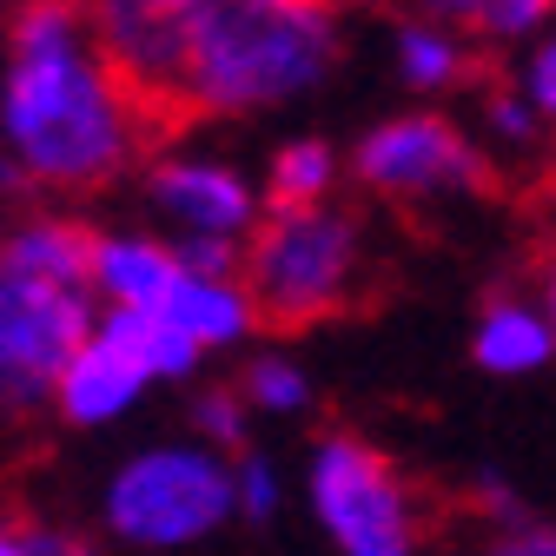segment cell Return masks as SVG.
Listing matches in <instances>:
<instances>
[{
    "instance_id": "4fadbf2b",
    "label": "cell",
    "mask_w": 556,
    "mask_h": 556,
    "mask_svg": "<svg viewBox=\"0 0 556 556\" xmlns=\"http://www.w3.org/2000/svg\"><path fill=\"white\" fill-rule=\"evenodd\" d=\"M470 352H477L483 371L517 378V371L549 365V352H556V325H549V312H536V305H523V299H491V305H483V318H477Z\"/></svg>"
},
{
    "instance_id": "277c9868",
    "label": "cell",
    "mask_w": 556,
    "mask_h": 556,
    "mask_svg": "<svg viewBox=\"0 0 556 556\" xmlns=\"http://www.w3.org/2000/svg\"><path fill=\"white\" fill-rule=\"evenodd\" d=\"M239 510V464L205 444H153L113 470L106 530L132 549H179Z\"/></svg>"
},
{
    "instance_id": "ffe728a7",
    "label": "cell",
    "mask_w": 556,
    "mask_h": 556,
    "mask_svg": "<svg viewBox=\"0 0 556 556\" xmlns=\"http://www.w3.org/2000/svg\"><path fill=\"white\" fill-rule=\"evenodd\" d=\"M278 470H271V457H258V451H245L239 457V510L252 517V523H265V517H278Z\"/></svg>"
},
{
    "instance_id": "2e32d148",
    "label": "cell",
    "mask_w": 556,
    "mask_h": 556,
    "mask_svg": "<svg viewBox=\"0 0 556 556\" xmlns=\"http://www.w3.org/2000/svg\"><path fill=\"white\" fill-rule=\"evenodd\" d=\"M239 397H245L252 410H278V417H286V410H305V404H312V378H305L292 358H252Z\"/></svg>"
},
{
    "instance_id": "7402d4cb",
    "label": "cell",
    "mask_w": 556,
    "mask_h": 556,
    "mask_svg": "<svg viewBox=\"0 0 556 556\" xmlns=\"http://www.w3.org/2000/svg\"><path fill=\"white\" fill-rule=\"evenodd\" d=\"M523 100L556 126V34L530 53V66H523Z\"/></svg>"
},
{
    "instance_id": "30bf717a",
    "label": "cell",
    "mask_w": 556,
    "mask_h": 556,
    "mask_svg": "<svg viewBox=\"0 0 556 556\" xmlns=\"http://www.w3.org/2000/svg\"><path fill=\"white\" fill-rule=\"evenodd\" d=\"M153 205L179 226V239H245L258 232V199L239 173L205 160H160L153 166Z\"/></svg>"
},
{
    "instance_id": "9a60e30c",
    "label": "cell",
    "mask_w": 556,
    "mask_h": 556,
    "mask_svg": "<svg viewBox=\"0 0 556 556\" xmlns=\"http://www.w3.org/2000/svg\"><path fill=\"white\" fill-rule=\"evenodd\" d=\"M338 179V160L325 139H292L271 160V213H299V205H325Z\"/></svg>"
},
{
    "instance_id": "e0dca14e",
    "label": "cell",
    "mask_w": 556,
    "mask_h": 556,
    "mask_svg": "<svg viewBox=\"0 0 556 556\" xmlns=\"http://www.w3.org/2000/svg\"><path fill=\"white\" fill-rule=\"evenodd\" d=\"M483 119H491V132L504 139V147H536L543 126H549L517 87H491V93H483Z\"/></svg>"
},
{
    "instance_id": "8fae6325",
    "label": "cell",
    "mask_w": 556,
    "mask_h": 556,
    "mask_svg": "<svg viewBox=\"0 0 556 556\" xmlns=\"http://www.w3.org/2000/svg\"><path fill=\"white\" fill-rule=\"evenodd\" d=\"M160 318H173L199 344V352H213V344H239L258 325V305L245 292V278H205V271H186L179 265V286H173V299H166Z\"/></svg>"
},
{
    "instance_id": "44dd1931",
    "label": "cell",
    "mask_w": 556,
    "mask_h": 556,
    "mask_svg": "<svg viewBox=\"0 0 556 556\" xmlns=\"http://www.w3.org/2000/svg\"><path fill=\"white\" fill-rule=\"evenodd\" d=\"M0 556H93V549L60 523H14L0 536Z\"/></svg>"
},
{
    "instance_id": "7a4b0ae2",
    "label": "cell",
    "mask_w": 556,
    "mask_h": 556,
    "mask_svg": "<svg viewBox=\"0 0 556 556\" xmlns=\"http://www.w3.org/2000/svg\"><path fill=\"white\" fill-rule=\"evenodd\" d=\"M179 113H252L312 93L338 66V21L305 0H186Z\"/></svg>"
},
{
    "instance_id": "cb8c5ba5",
    "label": "cell",
    "mask_w": 556,
    "mask_h": 556,
    "mask_svg": "<svg viewBox=\"0 0 556 556\" xmlns=\"http://www.w3.org/2000/svg\"><path fill=\"white\" fill-rule=\"evenodd\" d=\"M543 305H549V325H556V265H549V292H543Z\"/></svg>"
},
{
    "instance_id": "3957f363",
    "label": "cell",
    "mask_w": 556,
    "mask_h": 556,
    "mask_svg": "<svg viewBox=\"0 0 556 556\" xmlns=\"http://www.w3.org/2000/svg\"><path fill=\"white\" fill-rule=\"evenodd\" d=\"M245 292L258 305V325L305 331L358 299L365 278V232L338 205H299V213H265V226L245 245Z\"/></svg>"
},
{
    "instance_id": "8992f818",
    "label": "cell",
    "mask_w": 556,
    "mask_h": 556,
    "mask_svg": "<svg viewBox=\"0 0 556 556\" xmlns=\"http://www.w3.org/2000/svg\"><path fill=\"white\" fill-rule=\"evenodd\" d=\"M93 286L0 265V384L14 404L60 397V378L93 344Z\"/></svg>"
},
{
    "instance_id": "5bb4252c",
    "label": "cell",
    "mask_w": 556,
    "mask_h": 556,
    "mask_svg": "<svg viewBox=\"0 0 556 556\" xmlns=\"http://www.w3.org/2000/svg\"><path fill=\"white\" fill-rule=\"evenodd\" d=\"M397 74L410 87H457L470 74V47L451 34V27H431V21H404L397 27Z\"/></svg>"
},
{
    "instance_id": "d6986e66",
    "label": "cell",
    "mask_w": 556,
    "mask_h": 556,
    "mask_svg": "<svg viewBox=\"0 0 556 556\" xmlns=\"http://www.w3.org/2000/svg\"><path fill=\"white\" fill-rule=\"evenodd\" d=\"M451 21L491 34V40H517V34H536V27L549 21V8H543V0H497V8H464V14H451Z\"/></svg>"
},
{
    "instance_id": "603a6c76",
    "label": "cell",
    "mask_w": 556,
    "mask_h": 556,
    "mask_svg": "<svg viewBox=\"0 0 556 556\" xmlns=\"http://www.w3.org/2000/svg\"><path fill=\"white\" fill-rule=\"evenodd\" d=\"M491 556H556V530H543V523H530V530H510Z\"/></svg>"
},
{
    "instance_id": "52a82bcc",
    "label": "cell",
    "mask_w": 556,
    "mask_h": 556,
    "mask_svg": "<svg viewBox=\"0 0 556 556\" xmlns=\"http://www.w3.org/2000/svg\"><path fill=\"white\" fill-rule=\"evenodd\" d=\"M199 365V344L173 318L147 312H106L93 344L74 358V371L60 378V417L66 425H113V417L147 391L153 378H186Z\"/></svg>"
},
{
    "instance_id": "9c48e42d",
    "label": "cell",
    "mask_w": 556,
    "mask_h": 556,
    "mask_svg": "<svg viewBox=\"0 0 556 556\" xmlns=\"http://www.w3.org/2000/svg\"><path fill=\"white\" fill-rule=\"evenodd\" d=\"M93 47L153 119L179 113L186 47H192L186 0H106V8H93Z\"/></svg>"
},
{
    "instance_id": "ba28073f",
    "label": "cell",
    "mask_w": 556,
    "mask_h": 556,
    "mask_svg": "<svg viewBox=\"0 0 556 556\" xmlns=\"http://www.w3.org/2000/svg\"><path fill=\"white\" fill-rule=\"evenodd\" d=\"M352 173H358V186H371L378 199H397V205H431V199H451V192L491 186L483 153L438 113H397V119L371 126L358 139Z\"/></svg>"
},
{
    "instance_id": "5b68a950",
    "label": "cell",
    "mask_w": 556,
    "mask_h": 556,
    "mask_svg": "<svg viewBox=\"0 0 556 556\" xmlns=\"http://www.w3.org/2000/svg\"><path fill=\"white\" fill-rule=\"evenodd\" d=\"M312 510L344 556H417L425 543V517L397 464L344 431L312 451Z\"/></svg>"
},
{
    "instance_id": "7c38bea8",
    "label": "cell",
    "mask_w": 556,
    "mask_h": 556,
    "mask_svg": "<svg viewBox=\"0 0 556 556\" xmlns=\"http://www.w3.org/2000/svg\"><path fill=\"white\" fill-rule=\"evenodd\" d=\"M93 286L106 299V312H147L160 318L173 286H179V258L173 245H153V239H100V271Z\"/></svg>"
},
{
    "instance_id": "6da1fadb",
    "label": "cell",
    "mask_w": 556,
    "mask_h": 556,
    "mask_svg": "<svg viewBox=\"0 0 556 556\" xmlns=\"http://www.w3.org/2000/svg\"><path fill=\"white\" fill-rule=\"evenodd\" d=\"M0 126H8V186L34 179L53 192H93L126 173L153 113L93 47V14L40 0L14 8L8 21Z\"/></svg>"
},
{
    "instance_id": "ac0fdd59",
    "label": "cell",
    "mask_w": 556,
    "mask_h": 556,
    "mask_svg": "<svg viewBox=\"0 0 556 556\" xmlns=\"http://www.w3.org/2000/svg\"><path fill=\"white\" fill-rule=\"evenodd\" d=\"M199 444L205 451H232L245 457V410H239V391H205L199 397Z\"/></svg>"
}]
</instances>
